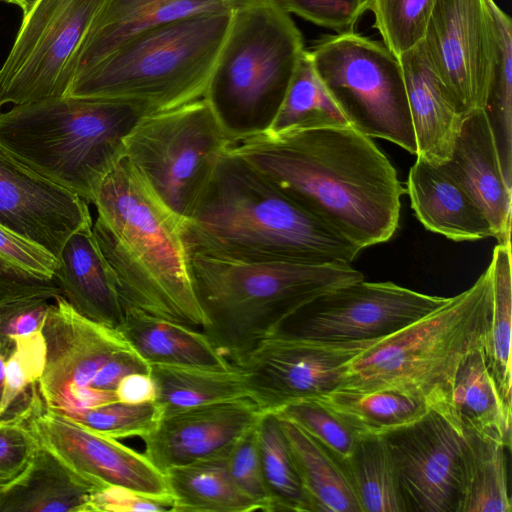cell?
<instances>
[{"label":"cell","instance_id":"21","mask_svg":"<svg viewBox=\"0 0 512 512\" xmlns=\"http://www.w3.org/2000/svg\"><path fill=\"white\" fill-rule=\"evenodd\" d=\"M240 1L104 0L76 52L72 77L144 30L193 15L231 11Z\"/></svg>","mask_w":512,"mask_h":512},{"label":"cell","instance_id":"31","mask_svg":"<svg viewBox=\"0 0 512 512\" xmlns=\"http://www.w3.org/2000/svg\"><path fill=\"white\" fill-rule=\"evenodd\" d=\"M343 419L360 437L386 436L430 410L422 399L396 389H335L314 398Z\"/></svg>","mask_w":512,"mask_h":512},{"label":"cell","instance_id":"39","mask_svg":"<svg viewBox=\"0 0 512 512\" xmlns=\"http://www.w3.org/2000/svg\"><path fill=\"white\" fill-rule=\"evenodd\" d=\"M437 0H366L383 44L398 58L423 40Z\"/></svg>","mask_w":512,"mask_h":512},{"label":"cell","instance_id":"16","mask_svg":"<svg viewBox=\"0 0 512 512\" xmlns=\"http://www.w3.org/2000/svg\"><path fill=\"white\" fill-rule=\"evenodd\" d=\"M385 438L408 511L458 512L464 477L462 433L430 409Z\"/></svg>","mask_w":512,"mask_h":512},{"label":"cell","instance_id":"14","mask_svg":"<svg viewBox=\"0 0 512 512\" xmlns=\"http://www.w3.org/2000/svg\"><path fill=\"white\" fill-rule=\"evenodd\" d=\"M421 43L460 111L484 108L497 53L491 0H437Z\"/></svg>","mask_w":512,"mask_h":512},{"label":"cell","instance_id":"8","mask_svg":"<svg viewBox=\"0 0 512 512\" xmlns=\"http://www.w3.org/2000/svg\"><path fill=\"white\" fill-rule=\"evenodd\" d=\"M305 50L274 0H242L231 20L204 98L232 140L266 131Z\"/></svg>","mask_w":512,"mask_h":512},{"label":"cell","instance_id":"18","mask_svg":"<svg viewBox=\"0 0 512 512\" xmlns=\"http://www.w3.org/2000/svg\"><path fill=\"white\" fill-rule=\"evenodd\" d=\"M89 204L36 173L0 145V224L57 259L67 239L92 226Z\"/></svg>","mask_w":512,"mask_h":512},{"label":"cell","instance_id":"29","mask_svg":"<svg viewBox=\"0 0 512 512\" xmlns=\"http://www.w3.org/2000/svg\"><path fill=\"white\" fill-rule=\"evenodd\" d=\"M162 417L200 406L250 398L239 368L151 364ZM251 399V398H250Z\"/></svg>","mask_w":512,"mask_h":512},{"label":"cell","instance_id":"15","mask_svg":"<svg viewBox=\"0 0 512 512\" xmlns=\"http://www.w3.org/2000/svg\"><path fill=\"white\" fill-rule=\"evenodd\" d=\"M42 333L46 363L39 391L45 404L70 418L102 405L90 387L116 354L131 347L121 332L80 315L58 295Z\"/></svg>","mask_w":512,"mask_h":512},{"label":"cell","instance_id":"23","mask_svg":"<svg viewBox=\"0 0 512 512\" xmlns=\"http://www.w3.org/2000/svg\"><path fill=\"white\" fill-rule=\"evenodd\" d=\"M92 226L79 229L67 239L53 280L76 312L117 329L125 312Z\"/></svg>","mask_w":512,"mask_h":512},{"label":"cell","instance_id":"37","mask_svg":"<svg viewBox=\"0 0 512 512\" xmlns=\"http://www.w3.org/2000/svg\"><path fill=\"white\" fill-rule=\"evenodd\" d=\"M497 28V53L484 110L506 178L512 182V23L491 0Z\"/></svg>","mask_w":512,"mask_h":512},{"label":"cell","instance_id":"33","mask_svg":"<svg viewBox=\"0 0 512 512\" xmlns=\"http://www.w3.org/2000/svg\"><path fill=\"white\" fill-rule=\"evenodd\" d=\"M346 126L353 124L318 76L309 51L304 50L281 106L266 131Z\"/></svg>","mask_w":512,"mask_h":512},{"label":"cell","instance_id":"20","mask_svg":"<svg viewBox=\"0 0 512 512\" xmlns=\"http://www.w3.org/2000/svg\"><path fill=\"white\" fill-rule=\"evenodd\" d=\"M442 166L482 211L498 244L511 243L512 182L483 108L465 115L451 158Z\"/></svg>","mask_w":512,"mask_h":512},{"label":"cell","instance_id":"38","mask_svg":"<svg viewBox=\"0 0 512 512\" xmlns=\"http://www.w3.org/2000/svg\"><path fill=\"white\" fill-rule=\"evenodd\" d=\"M6 364L0 422H26L38 398L39 381L46 363V343L42 330L17 336Z\"/></svg>","mask_w":512,"mask_h":512},{"label":"cell","instance_id":"49","mask_svg":"<svg viewBox=\"0 0 512 512\" xmlns=\"http://www.w3.org/2000/svg\"><path fill=\"white\" fill-rule=\"evenodd\" d=\"M114 394L120 402L147 403L155 401L156 388L150 373L136 372L122 378Z\"/></svg>","mask_w":512,"mask_h":512},{"label":"cell","instance_id":"35","mask_svg":"<svg viewBox=\"0 0 512 512\" xmlns=\"http://www.w3.org/2000/svg\"><path fill=\"white\" fill-rule=\"evenodd\" d=\"M262 474L271 512H313L288 441L275 412H263L257 423Z\"/></svg>","mask_w":512,"mask_h":512},{"label":"cell","instance_id":"42","mask_svg":"<svg viewBox=\"0 0 512 512\" xmlns=\"http://www.w3.org/2000/svg\"><path fill=\"white\" fill-rule=\"evenodd\" d=\"M257 423L232 444L228 451L227 464L232 479L241 492L259 510L271 512L259 456Z\"/></svg>","mask_w":512,"mask_h":512},{"label":"cell","instance_id":"32","mask_svg":"<svg viewBox=\"0 0 512 512\" xmlns=\"http://www.w3.org/2000/svg\"><path fill=\"white\" fill-rule=\"evenodd\" d=\"M463 492L458 512H511L507 465L502 442L465 430Z\"/></svg>","mask_w":512,"mask_h":512},{"label":"cell","instance_id":"27","mask_svg":"<svg viewBox=\"0 0 512 512\" xmlns=\"http://www.w3.org/2000/svg\"><path fill=\"white\" fill-rule=\"evenodd\" d=\"M511 416L489 371L484 348L475 351L456 375L445 417L460 433L478 432L509 448Z\"/></svg>","mask_w":512,"mask_h":512},{"label":"cell","instance_id":"36","mask_svg":"<svg viewBox=\"0 0 512 512\" xmlns=\"http://www.w3.org/2000/svg\"><path fill=\"white\" fill-rule=\"evenodd\" d=\"M492 273V310L484 347L489 371L504 404L511 409V243L497 244L489 264Z\"/></svg>","mask_w":512,"mask_h":512},{"label":"cell","instance_id":"41","mask_svg":"<svg viewBox=\"0 0 512 512\" xmlns=\"http://www.w3.org/2000/svg\"><path fill=\"white\" fill-rule=\"evenodd\" d=\"M161 418L162 413L155 402L131 404L115 400L87 409L71 419L99 434L121 439L143 438Z\"/></svg>","mask_w":512,"mask_h":512},{"label":"cell","instance_id":"3","mask_svg":"<svg viewBox=\"0 0 512 512\" xmlns=\"http://www.w3.org/2000/svg\"><path fill=\"white\" fill-rule=\"evenodd\" d=\"M184 231L191 254L235 261L351 264L362 251L228 151Z\"/></svg>","mask_w":512,"mask_h":512},{"label":"cell","instance_id":"22","mask_svg":"<svg viewBox=\"0 0 512 512\" xmlns=\"http://www.w3.org/2000/svg\"><path fill=\"white\" fill-rule=\"evenodd\" d=\"M398 60L415 135V156L442 165L451 158L465 115L435 72L422 43Z\"/></svg>","mask_w":512,"mask_h":512},{"label":"cell","instance_id":"7","mask_svg":"<svg viewBox=\"0 0 512 512\" xmlns=\"http://www.w3.org/2000/svg\"><path fill=\"white\" fill-rule=\"evenodd\" d=\"M231 11L144 30L72 77L65 96L117 99L155 113L204 98Z\"/></svg>","mask_w":512,"mask_h":512},{"label":"cell","instance_id":"48","mask_svg":"<svg viewBox=\"0 0 512 512\" xmlns=\"http://www.w3.org/2000/svg\"><path fill=\"white\" fill-rule=\"evenodd\" d=\"M38 295L55 299L60 290L54 280L35 277L0 256V305Z\"/></svg>","mask_w":512,"mask_h":512},{"label":"cell","instance_id":"9","mask_svg":"<svg viewBox=\"0 0 512 512\" xmlns=\"http://www.w3.org/2000/svg\"><path fill=\"white\" fill-rule=\"evenodd\" d=\"M232 142L201 98L143 116L125 138V157L161 201L186 220Z\"/></svg>","mask_w":512,"mask_h":512},{"label":"cell","instance_id":"52","mask_svg":"<svg viewBox=\"0 0 512 512\" xmlns=\"http://www.w3.org/2000/svg\"><path fill=\"white\" fill-rule=\"evenodd\" d=\"M4 487H5V485L0 484V493L3 490Z\"/></svg>","mask_w":512,"mask_h":512},{"label":"cell","instance_id":"6","mask_svg":"<svg viewBox=\"0 0 512 512\" xmlns=\"http://www.w3.org/2000/svg\"><path fill=\"white\" fill-rule=\"evenodd\" d=\"M492 297L488 266L470 288L352 359L338 389L400 390L445 417L460 367L485 347Z\"/></svg>","mask_w":512,"mask_h":512},{"label":"cell","instance_id":"13","mask_svg":"<svg viewBox=\"0 0 512 512\" xmlns=\"http://www.w3.org/2000/svg\"><path fill=\"white\" fill-rule=\"evenodd\" d=\"M448 299L393 282L363 279L302 307L270 335L332 341L383 338L424 317Z\"/></svg>","mask_w":512,"mask_h":512},{"label":"cell","instance_id":"17","mask_svg":"<svg viewBox=\"0 0 512 512\" xmlns=\"http://www.w3.org/2000/svg\"><path fill=\"white\" fill-rule=\"evenodd\" d=\"M26 424L38 443L100 489L120 486L170 494L165 475L142 452L88 429L46 405L40 396Z\"/></svg>","mask_w":512,"mask_h":512},{"label":"cell","instance_id":"28","mask_svg":"<svg viewBox=\"0 0 512 512\" xmlns=\"http://www.w3.org/2000/svg\"><path fill=\"white\" fill-rule=\"evenodd\" d=\"M277 416L313 512H362L343 461L296 423Z\"/></svg>","mask_w":512,"mask_h":512},{"label":"cell","instance_id":"11","mask_svg":"<svg viewBox=\"0 0 512 512\" xmlns=\"http://www.w3.org/2000/svg\"><path fill=\"white\" fill-rule=\"evenodd\" d=\"M104 0H37L0 68V108L65 96L76 52Z\"/></svg>","mask_w":512,"mask_h":512},{"label":"cell","instance_id":"40","mask_svg":"<svg viewBox=\"0 0 512 512\" xmlns=\"http://www.w3.org/2000/svg\"><path fill=\"white\" fill-rule=\"evenodd\" d=\"M275 413L296 423L343 462L352 455L361 438L343 419L315 399L286 405Z\"/></svg>","mask_w":512,"mask_h":512},{"label":"cell","instance_id":"34","mask_svg":"<svg viewBox=\"0 0 512 512\" xmlns=\"http://www.w3.org/2000/svg\"><path fill=\"white\" fill-rule=\"evenodd\" d=\"M362 512H408L385 436H364L343 462Z\"/></svg>","mask_w":512,"mask_h":512},{"label":"cell","instance_id":"50","mask_svg":"<svg viewBox=\"0 0 512 512\" xmlns=\"http://www.w3.org/2000/svg\"><path fill=\"white\" fill-rule=\"evenodd\" d=\"M14 348V340L6 341L0 339V401L3 395L6 364Z\"/></svg>","mask_w":512,"mask_h":512},{"label":"cell","instance_id":"5","mask_svg":"<svg viewBox=\"0 0 512 512\" xmlns=\"http://www.w3.org/2000/svg\"><path fill=\"white\" fill-rule=\"evenodd\" d=\"M147 110L136 103L69 96L0 112V145L88 204L125 157V138Z\"/></svg>","mask_w":512,"mask_h":512},{"label":"cell","instance_id":"10","mask_svg":"<svg viewBox=\"0 0 512 512\" xmlns=\"http://www.w3.org/2000/svg\"><path fill=\"white\" fill-rule=\"evenodd\" d=\"M309 55L353 126L416 155L402 68L383 44L353 32L326 36Z\"/></svg>","mask_w":512,"mask_h":512},{"label":"cell","instance_id":"47","mask_svg":"<svg viewBox=\"0 0 512 512\" xmlns=\"http://www.w3.org/2000/svg\"><path fill=\"white\" fill-rule=\"evenodd\" d=\"M50 299L30 296L0 305V339L12 341L14 337L42 330Z\"/></svg>","mask_w":512,"mask_h":512},{"label":"cell","instance_id":"30","mask_svg":"<svg viewBox=\"0 0 512 512\" xmlns=\"http://www.w3.org/2000/svg\"><path fill=\"white\" fill-rule=\"evenodd\" d=\"M230 449V448H229ZM228 450L164 472L173 512H249L259 510L230 474Z\"/></svg>","mask_w":512,"mask_h":512},{"label":"cell","instance_id":"24","mask_svg":"<svg viewBox=\"0 0 512 512\" xmlns=\"http://www.w3.org/2000/svg\"><path fill=\"white\" fill-rule=\"evenodd\" d=\"M405 192L427 230L457 242L493 237L482 211L442 165L416 158Z\"/></svg>","mask_w":512,"mask_h":512},{"label":"cell","instance_id":"1","mask_svg":"<svg viewBox=\"0 0 512 512\" xmlns=\"http://www.w3.org/2000/svg\"><path fill=\"white\" fill-rule=\"evenodd\" d=\"M363 250L390 240L405 188L372 138L354 126L261 132L227 150Z\"/></svg>","mask_w":512,"mask_h":512},{"label":"cell","instance_id":"44","mask_svg":"<svg viewBox=\"0 0 512 512\" xmlns=\"http://www.w3.org/2000/svg\"><path fill=\"white\" fill-rule=\"evenodd\" d=\"M38 446L26 422H0V484L6 485L21 475Z\"/></svg>","mask_w":512,"mask_h":512},{"label":"cell","instance_id":"43","mask_svg":"<svg viewBox=\"0 0 512 512\" xmlns=\"http://www.w3.org/2000/svg\"><path fill=\"white\" fill-rule=\"evenodd\" d=\"M289 14L340 33L353 32L366 0H274Z\"/></svg>","mask_w":512,"mask_h":512},{"label":"cell","instance_id":"46","mask_svg":"<svg viewBox=\"0 0 512 512\" xmlns=\"http://www.w3.org/2000/svg\"><path fill=\"white\" fill-rule=\"evenodd\" d=\"M171 494L153 495L120 486L95 491L87 512H173Z\"/></svg>","mask_w":512,"mask_h":512},{"label":"cell","instance_id":"51","mask_svg":"<svg viewBox=\"0 0 512 512\" xmlns=\"http://www.w3.org/2000/svg\"><path fill=\"white\" fill-rule=\"evenodd\" d=\"M3 2L17 5L23 12V14H26L33 5L37 2V0H1Z\"/></svg>","mask_w":512,"mask_h":512},{"label":"cell","instance_id":"45","mask_svg":"<svg viewBox=\"0 0 512 512\" xmlns=\"http://www.w3.org/2000/svg\"><path fill=\"white\" fill-rule=\"evenodd\" d=\"M0 256L27 273L53 280L59 261L38 244L0 224Z\"/></svg>","mask_w":512,"mask_h":512},{"label":"cell","instance_id":"12","mask_svg":"<svg viewBox=\"0 0 512 512\" xmlns=\"http://www.w3.org/2000/svg\"><path fill=\"white\" fill-rule=\"evenodd\" d=\"M380 339L332 341L270 335L236 367L250 398L263 412H276L338 389L349 362Z\"/></svg>","mask_w":512,"mask_h":512},{"label":"cell","instance_id":"4","mask_svg":"<svg viewBox=\"0 0 512 512\" xmlns=\"http://www.w3.org/2000/svg\"><path fill=\"white\" fill-rule=\"evenodd\" d=\"M202 331L234 366L286 318L364 279L348 263L244 262L191 254Z\"/></svg>","mask_w":512,"mask_h":512},{"label":"cell","instance_id":"26","mask_svg":"<svg viewBox=\"0 0 512 512\" xmlns=\"http://www.w3.org/2000/svg\"><path fill=\"white\" fill-rule=\"evenodd\" d=\"M117 329L150 365L234 366L216 349L202 329L133 309L125 310L124 319Z\"/></svg>","mask_w":512,"mask_h":512},{"label":"cell","instance_id":"25","mask_svg":"<svg viewBox=\"0 0 512 512\" xmlns=\"http://www.w3.org/2000/svg\"><path fill=\"white\" fill-rule=\"evenodd\" d=\"M100 488L44 446L0 493V512H87Z\"/></svg>","mask_w":512,"mask_h":512},{"label":"cell","instance_id":"2","mask_svg":"<svg viewBox=\"0 0 512 512\" xmlns=\"http://www.w3.org/2000/svg\"><path fill=\"white\" fill-rule=\"evenodd\" d=\"M93 205L92 230L124 312L202 329L185 219L161 201L126 157L104 178Z\"/></svg>","mask_w":512,"mask_h":512},{"label":"cell","instance_id":"19","mask_svg":"<svg viewBox=\"0 0 512 512\" xmlns=\"http://www.w3.org/2000/svg\"><path fill=\"white\" fill-rule=\"evenodd\" d=\"M250 398L196 407L162 417L142 440L145 456L162 473L228 450L260 419Z\"/></svg>","mask_w":512,"mask_h":512}]
</instances>
